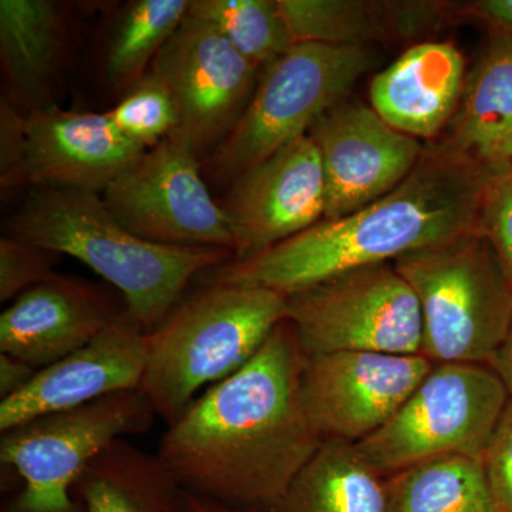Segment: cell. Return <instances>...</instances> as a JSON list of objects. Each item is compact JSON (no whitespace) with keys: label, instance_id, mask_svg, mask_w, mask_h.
<instances>
[{"label":"cell","instance_id":"34","mask_svg":"<svg viewBox=\"0 0 512 512\" xmlns=\"http://www.w3.org/2000/svg\"><path fill=\"white\" fill-rule=\"evenodd\" d=\"M470 12L483 19L490 29L512 36V0H481L470 6Z\"/></svg>","mask_w":512,"mask_h":512},{"label":"cell","instance_id":"35","mask_svg":"<svg viewBox=\"0 0 512 512\" xmlns=\"http://www.w3.org/2000/svg\"><path fill=\"white\" fill-rule=\"evenodd\" d=\"M180 512H269L266 508L232 507L183 490Z\"/></svg>","mask_w":512,"mask_h":512},{"label":"cell","instance_id":"29","mask_svg":"<svg viewBox=\"0 0 512 512\" xmlns=\"http://www.w3.org/2000/svg\"><path fill=\"white\" fill-rule=\"evenodd\" d=\"M481 466L494 512H512V400L488 440Z\"/></svg>","mask_w":512,"mask_h":512},{"label":"cell","instance_id":"17","mask_svg":"<svg viewBox=\"0 0 512 512\" xmlns=\"http://www.w3.org/2000/svg\"><path fill=\"white\" fill-rule=\"evenodd\" d=\"M28 174L32 187L104 190L147 148L114 126L106 113H79L57 106L26 116Z\"/></svg>","mask_w":512,"mask_h":512},{"label":"cell","instance_id":"33","mask_svg":"<svg viewBox=\"0 0 512 512\" xmlns=\"http://www.w3.org/2000/svg\"><path fill=\"white\" fill-rule=\"evenodd\" d=\"M36 373L35 367L28 365L18 357L0 353V399H8L13 394L25 389L32 382Z\"/></svg>","mask_w":512,"mask_h":512},{"label":"cell","instance_id":"14","mask_svg":"<svg viewBox=\"0 0 512 512\" xmlns=\"http://www.w3.org/2000/svg\"><path fill=\"white\" fill-rule=\"evenodd\" d=\"M222 210L237 239L235 259L295 237L325 218L319 151L306 134L232 181Z\"/></svg>","mask_w":512,"mask_h":512},{"label":"cell","instance_id":"21","mask_svg":"<svg viewBox=\"0 0 512 512\" xmlns=\"http://www.w3.org/2000/svg\"><path fill=\"white\" fill-rule=\"evenodd\" d=\"M269 512H389L386 478L355 444L325 440Z\"/></svg>","mask_w":512,"mask_h":512},{"label":"cell","instance_id":"13","mask_svg":"<svg viewBox=\"0 0 512 512\" xmlns=\"http://www.w3.org/2000/svg\"><path fill=\"white\" fill-rule=\"evenodd\" d=\"M326 184L323 220L345 217L403 183L426 153L417 138L389 126L360 101L343 100L309 130Z\"/></svg>","mask_w":512,"mask_h":512},{"label":"cell","instance_id":"25","mask_svg":"<svg viewBox=\"0 0 512 512\" xmlns=\"http://www.w3.org/2000/svg\"><path fill=\"white\" fill-rule=\"evenodd\" d=\"M295 43L369 46L389 39L386 2L278 0Z\"/></svg>","mask_w":512,"mask_h":512},{"label":"cell","instance_id":"7","mask_svg":"<svg viewBox=\"0 0 512 512\" xmlns=\"http://www.w3.org/2000/svg\"><path fill=\"white\" fill-rule=\"evenodd\" d=\"M157 414L140 390L120 392L3 431L0 463L16 490L0 512H83L73 487L110 444L147 433Z\"/></svg>","mask_w":512,"mask_h":512},{"label":"cell","instance_id":"20","mask_svg":"<svg viewBox=\"0 0 512 512\" xmlns=\"http://www.w3.org/2000/svg\"><path fill=\"white\" fill-rule=\"evenodd\" d=\"M73 497L83 512H180L183 488L158 454L120 439L86 467Z\"/></svg>","mask_w":512,"mask_h":512},{"label":"cell","instance_id":"18","mask_svg":"<svg viewBox=\"0 0 512 512\" xmlns=\"http://www.w3.org/2000/svg\"><path fill=\"white\" fill-rule=\"evenodd\" d=\"M453 43L421 42L370 83V106L389 126L413 138H436L453 120L467 80Z\"/></svg>","mask_w":512,"mask_h":512},{"label":"cell","instance_id":"8","mask_svg":"<svg viewBox=\"0 0 512 512\" xmlns=\"http://www.w3.org/2000/svg\"><path fill=\"white\" fill-rule=\"evenodd\" d=\"M508 402L490 366L437 363L392 420L355 446L384 478L434 458L481 460Z\"/></svg>","mask_w":512,"mask_h":512},{"label":"cell","instance_id":"24","mask_svg":"<svg viewBox=\"0 0 512 512\" xmlns=\"http://www.w3.org/2000/svg\"><path fill=\"white\" fill-rule=\"evenodd\" d=\"M191 0H137L114 30L106 59L107 80L130 90L148 72L158 53L190 12Z\"/></svg>","mask_w":512,"mask_h":512},{"label":"cell","instance_id":"15","mask_svg":"<svg viewBox=\"0 0 512 512\" xmlns=\"http://www.w3.org/2000/svg\"><path fill=\"white\" fill-rule=\"evenodd\" d=\"M127 312L120 293L56 272L2 312L0 353L40 370L89 345Z\"/></svg>","mask_w":512,"mask_h":512},{"label":"cell","instance_id":"22","mask_svg":"<svg viewBox=\"0 0 512 512\" xmlns=\"http://www.w3.org/2000/svg\"><path fill=\"white\" fill-rule=\"evenodd\" d=\"M60 18L47 0L0 2V59L13 92L40 103L60 55Z\"/></svg>","mask_w":512,"mask_h":512},{"label":"cell","instance_id":"3","mask_svg":"<svg viewBox=\"0 0 512 512\" xmlns=\"http://www.w3.org/2000/svg\"><path fill=\"white\" fill-rule=\"evenodd\" d=\"M8 235L79 259L123 296L151 333L170 315L192 279L235 259L224 248L175 247L131 234L101 194L36 187L8 222Z\"/></svg>","mask_w":512,"mask_h":512},{"label":"cell","instance_id":"11","mask_svg":"<svg viewBox=\"0 0 512 512\" xmlns=\"http://www.w3.org/2000/svg\"><path fill=\"white\" fill-rule=\"evenodd\" d=\"M150 72L163 80L178 113L171 137L200 160L215 150L247 109L258 69L210 23L188 13Z\"/></svg>","mask_w":512,"mask_h":512},{"label":"cell","instance_id":"23","mask_svg":"<svg viewBox=\"0 0 512 512\" xmlns=\"http://www.w3.org/2000/svg\"><path fill=\"white\" fill-rule=\"evenodd\" d=\"M389 512H494L478 458L424 461L386 478Z\"/></svg>","mask_w":512,"mask_h":512},{"label":"cell","instance_id":"4","mask_svg":"<svg viewBox=\"0 0 512 512\" xmlns=\"http://www.w3.org/2000/svg\"><path fill=\"white\" fill-rule=\"evenodd\" d=\"M286 319L282 293L261 286L201 284L148 333L138 390L170 426L201 390L247 365Z\"/></svg>","mask_w":512,"mask_h":512},{"label":"cell","instance_id":"19","mask_svg":"<svg viewBox=\"0 0 512 512\" xmlns=\"http://www.w3.org/2000/svg\"><path fill=\"white\" fill-rule=\"evenodd\" d=\"M444 146L466 157L495 183L512 171V36L490 29L476 67L467 74Z\"/></svg>","mask_w":512,"mask_h":512},{"label":"cell","instance_id":"5","mask_svg":"<svg viewBox=\"0 0 512 512\" xmlns=\"http://www.w3.org/2000/svg\"><path fill=\"white\" fill-rule=\"evenodd\" d=\"M393 264L419 301L421 355L488 365L512 322V282L490 241L477 229Z\"/></svg>","mask_w":512,"mask_h":512},{"label":"cell","instance_id":"1","mask_svg":"<svg viewBox=\"0 0 512 512\" xmlns=\"http://www.w3.org/2000/svg\"><path fill=\"white\" fill-rule=\"evenodd\" d=\"M306 359L286 319L168 426L157 454L183 490L232 507L278 503L323 443L303 407Z\"/></svg>","mask_w":512,"mask_h":512},{"label":"cell","instance_id":"12","mask_svg":"<svg viewBox=\"0 0 512 512\" xmlns=\"http://www.w3.org/2000/svg\"><path fill=\"white\" fill-rule=\"evenodd\" d=\"M434 366L423 355L338 352L308 357L303 407L322 440L357 444L386 426Z\"/></svg>","mask_w":512,"mask_h":512},{"label":"cell","instance_id":"36","mask_svg":"<svg viewBox=\"0 0 512 512\" xmlns=\"http://www.w3.org/2000/svg\"><path fill=\"white\" fill-rule=\"evenodd\" d=\"M488 366L500 377L510 400H512V322L500 348L494 353Z\"/></svg>","mask_w":512,"mask_h":512},{"label":"cell","instance_id":"26","mask_svg":"<svg viewBox=\"0 0 512 512\" xmlns=\"http://www.w3.org/2000/svg\"><path fill=\"white\" fill-rule=\"evenodd\" d=\"M188 13L210 23L256 69L296 45L278 0H191Z\"/></svg>","mask_w":512,"mask_h":512},{"label":"cell","instance_id":"28","mask_svg":"<svg viewBox=\"0 0 512 512\" xmlns=\"http://www.w3.org/2000/svg\"><path fill=\"white\" fill-rule=\"evenodd\" d=\"M60 256L49 249L3 235L0 238V302L12 301L56 274Z\"/></svg>","mask_w":512,"mask_h":512},{"label":"cell","instance_id":"37","mask_svg":"<svg viewBox=\"0 0 512 512\" xmlns=\"http://www.w3.org/2000/svg\"><path fill=\"white\" fill-rule=\"evenodd\" d=\"M510 177L512 178V171H511Z\"/></svg>","mask_w":512,"mask_h":512},{"label":"cell","instance_id":"9","mask_svg":"<svg viewBox=\"0 0 512 512\" xmlns=\"http://www.w3.org/2000/svg\"><path fill=\"white\" fill-rule=\"evenodd\" d=\"M285 296L306 357L423 352L419 301L394 264L352 269Z\"/></svg>","mask_w":512,"mask_h":512},{"label":"cell","instance_id":"30","mask_svg":"<svg viewBox=\"0 0 512 512\" xmlns=\"http://www.w3.org/2000/svg\"><path fill=\"white\" fill-rule=\"evenodd\" d=\"M29 185L26 117L5 97L0 100V187L2 191Z\"/></svg>","mask_w":512,"mask_h":512},{"label":"cell","instance_id":"32","mask_svg":"<svg viewBox=\"0 0 512 512\" xmlns=\"http://www.w3.org/2000/svg\"><path fill=\"white\" fill-rule=\"evenodd\" d=\"M451 6L440 2H386L390 37L412 39L429 32L447 18Z\"/></svg>","mask_w":512,"mask_h":512},{"label":"cell","instance_id":"27","mask_svg":"<svg viewBox=\"0 0 512 512\" xmlns=\"http://www.w3.org/2000/svg\"><path fill=\"white\" fill-rule=\"evenodd\" d=\"M106 114L124 136L147 150L170 137L178 126L173 96L153 72L127 90L120 103Z\"/></svg>","mask_w":512,"mask_h":512},{"label":"cell","instance_id":"6","mask_svg":"<svg viewBox=\"0 0 512 512\" xmlns=\"http://www.w3.org/2000/svg\"><path fill=\"white\" fill-rule=\"evenodd\" d=\"M370 46L296 43L264 69L228 137L201 161L204 177L232 183L276 150L309 133L376 66Z\"/></svg>","mask_w":512,"mask_h":512},{"label":"cell","instance_id":"10","mask_svg":"<svg viewBox=\"0 0 512 512\" xmlns=\"http://www.w3.org/2000/svg\"><path fill=\"white\" fill-rule=\"evenodd\" d=\"M116 220L131 234L175 247L224 248L237 254V239L212 200L201 160L167 137L130 165L101 194Z\"/></svg>","mask_w":512,"mask_h":512},{"label":"cell","instance_id":"2","mask_svg":"<svg viewBox=\"0 0 512 512\" xmlns=\"http://www.w3.org/2000/svg\"><path fill=\"white\" fill-rule=\"evenodd\" d=\"M490 184L466 157L443 143L431 144L413 173L379 200L197 279L291 295L352 269L393 264L477 231Z\"/></svg>","mask_w":512,"mask_h":512},{"label":"cell","instance_id":"31","mask_svg":"<svg viewBox=\"0 0 512 512\" xmlns=\"http://www.w3.org/2000/svg\"><path fill=\"white\" fill-rule=\"evenodd\" d=\"M478 231L493 245L512 282V178L488 187Z\"/></svg>","mask_w":512,"mask_h":512},{"label":"cell","instance_id":"16","mask_svg":"<svg viewBox=\"0 0 512 512\" xmlns=\"http://www.w3.org/2000/svg\"><path fill=\"white\" fill-rule=\"evenodd\" d=\"M147 355L148 333L127 312L89 345L37 370L25 389L2 400L0 431L140 389Z\"/></svg>","mask_w":512,"mask_h":512}]
</instances>
